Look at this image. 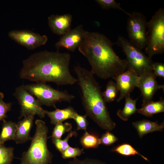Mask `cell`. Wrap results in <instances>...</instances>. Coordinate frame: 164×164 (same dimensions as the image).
<instances>
[{
	"label": "cell",
	"instance_id": "7402d4cb",
	"mask_svg": "<svg viewBox=\"0 0 164 164\" xmlns=\"http://www.w3.org/2000/svg\"><path fill=\"white\" fill-rule=\"evenodd\" d=\"M119 89L115 82L109 80L108 83L105 90L102 92L104 99L106 103L113 101L116 98Z\"/></svg>",
	"mask_w": 164,
	"mask_h": 164
},
{
	"label": "cell",
	"instance_id": "484cf974",
	"mask_svg": "<svg viewBox=\"0 0 164 164\" xmlns=\"http://www.w3.org/2000/svg\"><path fill=\"white\" fill-rule=\"evenodd\" d=\"M72 128V124L68 122L61 123L55 125L50 137L52 138L61 139L66 132H70Z\"/></svg>",
	"mask_w": 164,
	"mask_h": 164
},
{
	"label": "cell",
	"instance_id": "8fae6325",
	"mask_svg": "<svg viewBox=\"0 0 164 164\" xmlns=\"http://www.w3.org/2000/svg\"><path fill=\"white\" fill-rule=\"evenodd\" d=\"M112 78L115 80L120 92L116 100L118 102L130 95L135 87H137L140 76L133 70L127 69L125 72Z\"/></svg>",
	"mask_w": 164,
	"mask_h": 164
},
{
	"label": "cell",
	"instance_id": "44dd1931",
	"mask_svg": "<svg viewBox=\"0 0 164 164\" xmlns=\"http://www.w3.org/2000/svg\"><path fill=\"white\" fill-rule=\"evenodd\" d=\"M80 142L83 148L86 149L97 148L101 144L100 138L86 131L80 138Z\"/></svg>",
	"mask_w": 164,
	"mask_h": 164
},
{
	"label": "cell",
	"instance_id": "e0dca14e",
	"mask_svg": "<svg viewBox=\"0 0 164 164\" xmlns=\"http://www.w3.org/2000/svg\"><path fill=\"white\" fill-rule=\"evenodd\" d=\"M132 125L137 130L140 138L148 133L161 131L164 127V122L160 125L157 121H152L147 120H143L134 122L132 123Z\"/></svg>",
	"mask_w": 164,
	"mask_h": 164
},
{
	"label": "cell",
	"instance_id": "d4e9b609",
	"mask_svg": "<svg viewBox=\"0 0 164 164\" xmlns=\"http://www.w3.org/2000/svg\"><path fill=\"white\" fill-rule=\"evenodd\" d=\"M112 151L125 156L134 155L137 154L146 161H149L146 157L140 154L129 144H124L119 145L114 149Z\"/></svg>",
	"mask_w": 164,
	"mask_h": 164
},
{
	"label": "cell",
	"instance_id": "4dcf8cb0",
	"mask_svg": "<svg viewBox=\"0 0 164 164\" xmlns=\"http://www.w3.org/2000/svg\"><path fill=\"white\" fill-rule=\"evenodd\" d=\"M118 138L109 131L106 132L102 135L100 140L101 144L109 146L117 141Z\"/></svg>",
	"mask_w": 164,
	"mask_h": 164
},
{
	"label": "cell",
	"instance_id": "4fadbf2b",
	"mask_svg": "<svg viewBox=\"0 0 164 164\" xmlns=\"http://www.w3.org/2000/svg\"><path fill=\"white\" fill-rule=\"evenodd\" d=\"M87 31L84 29L82 25H79L62 36L55 43V46L58 50L62 47L74 52L82 42Z\"/></svg>",
	"mask_w": 164,
	"mask_h": 164
},
{
	"label": "cell",
	"instance_id": "5b68a950",
	"mask_svg": "<svg viewBox=\"0 0 164 164\" xmlns=\"http://www.w3.org/2000/svg\"><path fill=\"white\" fill-rule=\"evenodd\" d=\"M116 43L122 49L126 56L127 69L134 71L138 76L152 72L153 62L151 58L127 39L119 36Z\"/></svg>",
	"mask_w": 164,
	"mask_h": 164
},
{
	"label": "cell",
	"instance_id": "f1b7e54d",
	"mask_svg": "<svg viewBox=\"0 0 164 164\" xmlns=\"http://www.w3.org/2000/svg\"><path fill=\"white\" fill-rule=\"evenodd\" d=\"M4 94L0 92V121L5 119L7 113L11 109L12 104L6 103L3 101Z\"/></svg>",
	"mask_w": 164,
	"mask_h": 164
},
{
	"label": "cell",
	"instance_id": "1f68e13d",
	"mask_svg": "<svg viewBox=\"0 0 164 164\" xmlns=\"http://www.w3.org/2000/svg\"><path fill=\"white\" fill-rule=\"evenodd\" d=\"M65 164H107L98 160L89 158H86L83 159H79L77 158L69 161Z\"/></svg>",
	"mask_w": 164,
	"mask_h": 164
},
{
	"label": "cell",
	"instance_id": "7c38bea8",
	"mask_svg": "<svg viewBox=\"0 0 164 164\" xmlns=\"http://www.w3.org/2000/svg\"><path fill=\"white\" fill-rule=\"evenodd\" d=\"M156 77L152 72H149L140 76L137 87L140 90L142 97V104L152 101L153 96L159 89L164 90V85L158 84Z\"/></svg>",
	"mask_w": 164,
	"mask_h": 164
},
{
	"label": "cell",
	"instance_id": "52a82bcc",
	"mask_svg": "<svg viewBox=\"0 0 164 164\" xmlns=\"http://www.w3.org/2000/svg\"><path fill=\"white\" fill-rule=\"evenodd\" d=\"M25 88L36 97L41 105L53 106L61 101L69 103L74 98L75 96L67 91H60L46 84L45 83L23 85Z\"/></svg>",
	"mask_w": 164,
	"mask_h": 164
},
{
	"label": "cell",
	"instance_id": "9c48e42d",
	"mask_svg": "<svg viewBox=\"0 0 164 164\" xmlns=\"http://www.w3.org/2000/svg\"><path fill=\"white\" fill-rule=\"evenodd\" d=\"M13 95L20 106L19 119L30 115H36L41 118L45 117L46 110L42 107L38 100L25 88L23 85L16 88Z\"/></svg>",
	"mask_w": 164,
	"mask_h": 164
},
{
	"label": "cell",
	"instance_id": "7a4b0ae2",
	"mask_svg": "<svg viewBox=\"0 0 164 164\" xmlns=\"http://www.w3.org/2000/svg\"><path fill=\"white\" fill-rule=\"evenodd\" d=\"M113 45L105 35L87 31L78 47L79 51L87 58L91 66V72L102 79L113 78L127 69L126 60L117 55Z\"/></svg>",
	"mask_w": 164,
	"mask_h": 164
},
{
	"label": "cell",
	"instance_id": "d6a6232c",
	"mask_svg": "<svg viewBox=\"0 0 164 164\" xmlns=\"http://www.w3.org/2000/svg\"><path fill=\"white\" fill-rule=\"evenodd\" d=\"M152 70L153 74L157 77L164 78V64L160 62H153Z\"/></svg>",
	"mask_w": 164,
	"mask_h": 164
},
{
	"label": "cell",
	"instance_id": "cb8c5ba5",
	"mask_svg": "<svg viewBox=\"0 0 164 164\" xmlns=\"http://www.w3.org/2000/svg\"><path fill=\"white\" fill-rule=\"evenodd\" d=\"M14 149L0 144V164H11L14 158Z\"/></svg>",
	"mask_w": 164,
	"mask_h": 164
},
{
	"label": "cell",
	"instance_id": "f546056e",
	"mask_svg": "<svg viewBox=\"0 0 164 164\" xmlns=\"http://www.w3.org/2000/svg\"><path fill=\"white\" fill-rule=\"evenodd\" d=\"M87 115H81L77 114L73 119L74 120L77 125L76 130H83L86 131L88 125V122L87 119Z\"/></svg>",
	"mask_w": 164,
	"mask_h": 164
},
{
	"label": "cell",
	"instance_id": "603a6c76",
	"mask_svg": "<svg viewBox=\"0 0 164 164\" xmlns=\"http://www.w3.org/2000/svg\"><path fill=\"white\" fill-rule=\"evenodd\" d=\"M77 135L76 131L71 130L64 139L52 138V140L57 150L61 153L70 146L68 142L69 139L73 136L77 137Z\"/></svg>",
	"mask_w": 164,
	"mask_h": 164
},
{
	"label": "cell",
	"instance_id": "4316f807",
	"mask_svg": "<svg viewBox=\"0 0 164 164\" xmlns=\"http://www.w3.org/2000/svg\"><path fill=\"white\" fill-rule=\"evenodd\" d=\"M95 1L102 9H117L123 12L128 16L130 15V13L127 12L122 9L120 3L117 2L114 0H96Z\"/></svg>",
	"mask_w": 164,
	"mask_h": 164
},
{
	"label": "cell",
	"instance_id": "d6986e66",
	"mask_svg": "<svg viewBox=\"0 0 164 164\" xmlns=\"http://www.w3.org/2000/svg\"><path fill=\"white\" fill-rule=\"evenodd\" d=\"M0 134V144L4 145L8 140H14L17 130V124L11 121L4 119Z\"/></svg>",
	"mask_w": 164,
	"mask_h": 164
},
{
	"label": "cell",
	"instance_id": "5bb4252c",
	"mask_svg": "<svg viewBox=\"0 0 164 164\" xmlns=\"http://www.w3.org/2000/svg\"><path fill=\"white\" fill-rule=\"evenodd\" d=\"M72 15L70 14L63 15H51L48 18L49 27L54 34L62 36L71 29Z\"/></svg>",
	"mask_w": 164,
	"mask_h": 164
},
{
	"label": "cell",
	"instance_id": "83f0119b",
	"mask_svg": "<svg viewBox=\"0 0 164 164\" xmlns=\"http://www.w3.org/2000/svg\"><path fill=\"white\" fill-rule=\"evenodd\" d=\"M84 153V149H80L78 147L74 148L70 146L61 154L63 159H67L77 158Z\"/></svg>",
	"mask_w": 164,
	"mask_h": 164
},
{
	"label": "cell",
	"instance_id": "6da1fadb",
	"mask_svg": "<svg viewBox=\"0 0 164 164\" xmlns=\"http://www.w3.org/2000/svg\"><path fill=\"white\" fill-rule=\"evenodd\" d=\"M70 58L69 53L58 51H44L34 53L23 61L20 77L36 83L73 85L78 80L70 73Z\"/></svg>",
	"mask_w": 164,
	"mask_h": 164
},
{
	"label": "cell",
	"instance_id": "ffe728a7",
	"mask_svg": "<svg viewBox=\"0 0 164 164\" xmlns=\"http://www.w3.org/2000/svg\"><path fill=\"white\" fill-rule=\"evenodd\" d=\"M125 103L122 110H119L117 113V116L122 120L127 121L130 117L137 112L138 109L136 104L138 98L133 100L130 95L125 97Z\"/></svg>",
	"mask_w": 164,
	"mask_h": 164
},
{
	"label": "cell",
	"instance_id": "9a60e30c",
	"mask_svg": "<svg viewBox=\"0 0 164 164\" xmlns=\"http://www.w3.org/2000/svg\"><path fill=\"white\" fill-rule=\"evenodd\" d=\"M34 116L29 115L17 124V130L14 140L17 144L24 143L32 139L30 135L32 127Z\"/></svg>",
	"mask_w": 164,
	"mask_h": 164
},
{
	"label": "cell",
	"instance_id": "30bf717a",
	"mask_svg": "<svg viewBox=\"0 0 164 164\" xmlns=\"http://www.w3.org/2000/svg\"><path fill=\"white\" fill-rule=\"evenodd\" d=\"M9 36L15 42L29 50L45 44L48 40L46 35H41L28 30L11 31Z\"/></svg>",
	"mask_w": 164,
	"mask_h": 164
},
{
	"label": "cell",
	"instance_id": "3957f363",
	"mask_svg": "<svg viewBox=\"0 0 164 164\" xmlns=\"http://www.w3.org/2000/svg\"><path fill=\"white\" fill-rule=\"evenodd\" d=\"M82 93L86 114L101 128L111 131L116 126L108 111L101 87L92 73L78 65L74 67Z\"/></svg>",
	"mask_w": 164,
	"mask_h": 164
},
{
	"label": "cell",
	"instance_id": "ac0fdd59",
	"mask_svg": "<svg viewBox=\"0 0 164 164\" xmlns=\"http://www.w3.org/2000/svg\"><path fill=\"white\" fill-rule=\"evenodd\" d=\"M164 112V100L161 98L157 101H151L142 104L141 108L137 112L147 117H151L154 114Z\"/></svg>",
	"mask_w": 164,
	"mask_h": 164
},
{
	"label": "cell",
	"instance_id": "2e32d148",
	"mask_svg": "<svg viewBox=\"0 0 164 164\" xmlns=\"http://www.w3.org/2000/svg\"><path fill=\"white\" fill-rule=\"evenodd\" d=\"M77 114L70 106L63 109H57L52 111H45V114L50 118L51 123L55 125L67 119H73Z\"/></svg>",
	"mask_w": 164,
	"mask_h": 164
},
{
	"label": "cell",
	"instance_id": "8992f818",
	"mask_svg": "<svg viewBox=\"0 0 164 164\" xmlns=\"http://www.w3.org/2000/svg\"><path fill=\"white\" fill-rule=\"evenodd\" d=\"M149 35L145 52L149 58L164 52V9L160 8L147 22Z\"/></svg>",
	"mask_w": 164,
	"mask_h": 164
},
{
	"label": "cell",
	"instance_id": "ba28073f",
	"mask_svg": "<svg viewBox=\"0 0 164 164\" xmlns=\"http://www.w3.org/2000/svg\"><path fill=\"white\" fill-rule=\"evenodd\" d=\"M147 22L145 16L142 13L136 11L130 13L127 21L129 41L142 50L145 48L147 43Z\"/></svg>",
	"mask_w": 164,
	"mask_h": 164
},
{
	"label": "cell",
	"instance_id": "277c9868",
	"mask_svg": "<svg viewBox=\"0 0 164 164\" xmlns=\"http://www.w3.org/2000/svg\"><path fill=\"white\" fill-rule=\"evenodd\" d=\"M36 129L28 150L23 152L20 164H50L53 155L48 149V128L43 121H35Z\"/></svg>",
	"mask_w": 164,
	"mask_h": 164
}]
</instances>
